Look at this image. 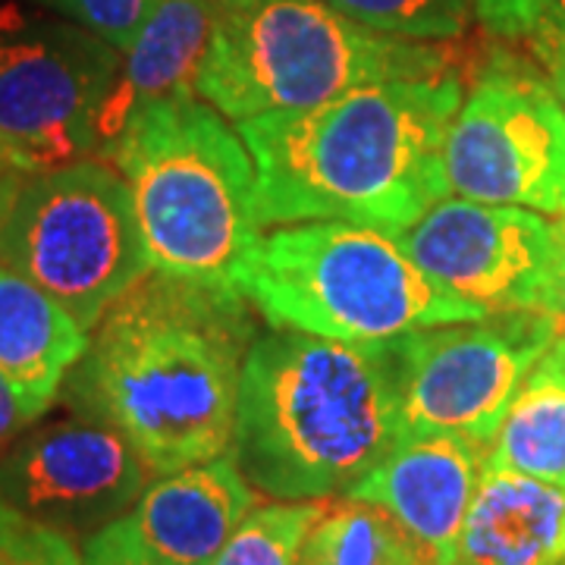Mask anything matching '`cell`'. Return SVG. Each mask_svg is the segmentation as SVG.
<instances>
[{
    "mask_svg": "<svg viewBox=\"0 0 565 565\" xmlns=\"http://www.w3.org/2000/svg\"><path fill=\"white\" fill-rule=\"evenodd\" d=\"M255 340L248 296L148 270L88 333L61 403L120 430L154 478L207 462L233 444Z\"/></svg>",
    "mask_w": 565,
    "mask_h": 565,
    "instance_id": "6da1fadb",
    "label": "cell"
},
{
    "mask_svg": "<svg viewBox=\"0 0 565 565\" xmlns=\"http://www.w3.org/2000/svg\"><path fill=\"white\" fill-rule=\"evenodd\" d=\"M465 98L456 66L381 79L333 102L243 120L264 226L345 221L403 236L452 195L446 141Z\"/></svg>",
    "mask_w": 565,
    "mask_h": 565,
    "instance_id": "7a4b0ae2",
    "label": "cell"
},
{
    "mask_svg": "<svg viewBox=\"0 0 565 565\" xmlns=\"http://www.w3.org/2000/svg\"><path fill=\"white\" fill-rule=\"evenodd\" d=\"M403 437L405 337L343 343L270 327L248 349L230 452L264 497H345Z\"/></svg>",
    "mask_w": 565,
    "mask_h": 565,
    "instance_id": "3957f363",
    "label": "cell"
},
{
    "mask_svg": "<svg viewBox=\"0 0 565 565\" xmlns=\"http://www.w3.org/2000/svg\"><path fill=\"white\" fill-rule=\"evenodd\" d=\"M132 192L151 270L243 292L264 239L258 167L214 104L141 107L102 154Z\"/></svg>",
    "mask_w": 565,
    "mask_h": 565,
    "instance_id": "277c9868",
    "label": "cell"
},
{
    "mask_svg": "<svg viewBox=\"0 0 565 565\" xmlns=\"http://www.w3.org/2000/svg\"><path fill=\"white\" fill-rule=\"evenodd\" d=\"M456 66L440 41L381 35L327 0H221L195 76L199 98L226 120L305 110L381 79Z\"/></svg>",
    "mask_w": 565,
    "mask_h": 565,
    "instance_id": "5b68a950",
    "label": "cell"
},
{
    "mask_svg": "<svg viewBox=\"0 0 565 565\" xmlns=\"http://www.w3.org/2000/svg\"><path fill=\"white\" fill-rule=\"evenodd\" d=\"M267 327L343 343H384L484 318L430 280L399 236L345 221L277 223L245 286Z\"/></svg>",
    "mask_w": 565,
    "mask_h": 565,
    "instance_id": "8992f818",
    "label": "cell"
},
{
    "mask_svg": "<svg viewBox=\"0 0 565 565\" xmlns=\"http://www.w3.org/2000/svg\"><path fill=\"white\" fill-rule=\"evenodd\" d=\"M0 264L54 296L92 333L151 270L120 170L82 158L29 173L0 226Z\"/></svg>",
    "mask_w": 565,
    "mask_h": 565,
    "instance_id": "52a82bcc",
    "label": "cell"
},
{
    "mask_svg": "<svg viewBox=\"0 0 565 565\" xmlns=\"http://www.w3.org/2000/svg\"><path fill=\"white\" fill-rule=\"evenodd\" d=\"M452 195L565 217V104L546 73L493 47L449 126Z\"/></svg>",
    "mask_w": 565,
    "mask_h": 565,
    "instance_id": "ba28073f",
    "label": "cell"
},
{
    "mask_svg": "<svg viewBox=\"0 0 565 565\" xmlns=\"http://www.w3.org/2000/svg\"><path fill=\"white\" fill-rule=\"evenodd\" d=\"M122 51L79 22L0 0V132L29 170L98 158Z\"/></svg>",
    "mask_w": 565,
    "mask_h": 565,
    "instance_id": "9c48e42d",
    "label": "cell"
},
{
    "mask_svg": "<svg viewBox=\"0 0 565 565\" xmlns=\"http://www.w3.org/2000/svg\"><path fill=\"white\" fill-rule=\"evenodd\" d=\"M559 327L544 311H500L405 337V437L459 434L490 446Z\"/></svg>",
    "mask_w": 565,
    "mask_h": 565,
    "instance_id": "30bf717a",
    "label": "cell"
},
{
    "mask_svg": "<svg viewBox=\"0 0 565 565\" xmlns=\"http://www.w3.org/2000/svg\"><path fill=\"white\" fill-rule=\"evenodd\" d=\"M151 481L120 430L76 412L35 422L0 456V500L76 544L126 519Z\"/></svg>",
    "mask_w": 565,
    "mask_h": 565,
    "instance_id": "8fae6325",
    "label": "cell"
},
{
    "mask_svg": "<svg viewBox=\"0 0 565 565\" xmlns=\"http://www.w3.org/2000/svg\"><path fill=\"white\" fill-rule=\"evenodd\" d=\"M412 262L484 315L537 311L563 245L559 217L449 195L399 236Z\"/></svg>",
    "mask_w": 565,
    "mask_h": 565,
    "instance_id": "7c38bea8",
    "label": "cell"
},
{
    "mask_svg": "<svg viewBox=\"0 0 565 565\" xmlns=\"http://www.w3.org/2000/svg\"><path fill=\"white\" fill-rule=\"evenodd\" d=\"M484 468L487 446L478 440L459 434H412L345 497L381 505L434 556V563L449 565Z\"/></svg>",
    "mask_w": 565,
    "mask_h": 565,
    "instance_id": "4fadbf2b",
    "label": "cell"
},
{
    "mask_svg": "<svg viewBox=\"0 0 565 565\" xmlns=\"http://www.w3.org/2000/svg\"><path fill=\"white\" fill-rule=\"evenodd\" d=\"M258 505V490L226 449L217 459L158 475L126 515L167 565H211Z\"/></svg>",
    "mask_w": 565,
    "mask_h": 565,
    "instance_id": "5bb4252c",
    "label": "cell"
},
{
    "mask_svg": "<svg viewBox=\"0 0 565 565\" xmlns=\"http://www.w3.org/2000/svg\"><path fill=\"white\" fill-rule=\"evenodd\" d=\"M221 0H158L139 35L122 51L120 76L102 110L98 158L114 145L122 126L148 104L199 95L195 76L211 44Z\"/></svg>",
    "mask_w": 565,
    "mask_h": 565,
    "instance_id": "9a60e30c",
    "label": "cell"
},
{
    "mask_svg": "<svg viewBox=\"0 0 565 565\" xmlns=\"http://www.w3.org/2000/svg\"><path fill=\"white\" fill-rule=\"evenodd\" d=\"M565 487L484 468L449 565H559Z\"/></svg>",
    "mask_w": 565,
    "mask_h": 565,
    "instance_id": "2e32d148",
    "label": "cell"
},
{
    "mask_svg": "<svg viewBox=\"0 0 565 565\" xmlns=\"http://www.w3.org/2000/svg\"><path fill=\"white\" fill-rule=\"evenodd\" d=\"M85 345L88 330L54 296L0 264V371L29 403L47 412L61 399Z\"/></svg>",
    "mask_w": 565,
    "mask_h": 565,
    "instance_id": "e0dca14e",
    "label": "cell"
},
{
    "mask_svg": "<svg viewBox=\"0 0 565 565\" xmlns=\"http://www.w3.org/2000/svg\"><path fill=\"white\" fill-rule=\"evenodd\" d=\"M487 468L565 487V362L556 349L537 362L509 405L487 446Z\"/></svg>",
    "mask_w": 565,
    "mask_h": 565,
    "instance_id": "ac0fdd59",
    "label": "cell"
},
{
    "mask_svg": "<svg viewBox=\"0 0 565 565\" xmlns=\"http://www.w3.org/2000/svg\"><path fill=\"white\" fill-rule=\"evenodd\" d=\"M299 565H437L381 505L343 497L327 505L302 544Z\"/></svg>",
    "mask_w": 565,
    "mask_h": 565,
    "instance_id": "d6986e66",
    "label": "cell"
},
{
    "mask_svg": "<svg viewBox=\"0 0 565 565\" xmlns=\"http://www.w3.org/2000/svg\"><path fill=\"white\" fill-rule=\"evenodd\" d=\"M323 509V500L258 503L211 565H299L305 537Z\"/></svg>",
    "mask_w": 565,
    "mask_h": 565,
    "instance_id": "ffe728a7",
    "label": "cell"
},
{
    "mask_svg": "<svg viewBox=\"0 0 565 565\" xmlns=\"http://www.w3.org/2000/svg\"><path fill=\"white\" fill-rule=\"evenodd\" d=\"M349 20L412 41L459 39L475 13V0H327Z\"/></svg>",
    "mask_w": 565,
    "mask_h": 565,
    "instance_id": "44dd1931",
    "label": "cell"
},
{
    "mask_svg": "<svg viewBox=\"0 0 565 565\" xmlns=\"http://www.w3.org/2000/svg\"><path fill=\"white\" fill-rule=\"evenodd\" d=\"M0 565H85L76 541L0 500Z\"/></svg>",
    "mask_w": 565,
    "mask_h": 565,
    "instance_id": "7402d4cb",
    "label": "cell"
},
{
    "mask_svg": "<svg viewBox=\"0 0 565 565\" xmlns=\"http://www.w3.org/2000/svg\"><path fill=\"white\" fill-rule=\"evenodd\" d=\"M126 51L158 0H32Z\"/></svg>",
    "mask_w": 565,
    "mask_h": 565,
    "instance_id": "603a6c76",
    "label": "cell"
},
{
    "mask_svg": "<svg viewBox=\"0 0 565 565\" xmlns=\"http://www.w3.org/2000/svg\"><path fill=\"white\" fill-rule=\"evenodd\" d=\"M82 563L85 565H167L161 563L148 546L141 544L136 527L129 519H120L114 525L98 531L82 544Z\"/></svg>",
    "mask_w": 565,
    "mask_h": 565,
    "instance_id": "cb8c5ba5",
    "label": "cell"
},
{
    "mask_svg": "<svg viewBox=\"0 0 565 565\" xmlns=\"http://www.w3.org/2000/svg\"><path fill=\"white\" fill-rule=\"evenodd\" d=\"M544 0H475V13L490 35L525 41L541 17Z\"/></svg>",
    "mask_w": 565,
    "mask_h": 565,
    "instance_id": "d4e9b609",
    "label": "cell"
},
{
    "mask_svg": "<svg viewBox=\"0 0 565 565\" xmlns=\"http://www.w3.org/2000/svg\"><path fill=\"white\" fill-rule=\"evenodd\" d=\"M41 418H44V412L39 405L29 403L13 386V381L0 371V456Z\"/></svg>",
    "mask_w": 565,
    "mask_h": 565,
    "instance_id": "484cf974",
    "label": "cell"
},
{
    "mask_svg": "<svg viewBox=\"0 0 565 565\" xmlns=\"http://www.w3.org/2000/svg\"><path fill=\"white\" fill-rule=\"evenodd\" d=\"M559 226H563V245H559V258H556V267H553V277L546 282L544 299H541V308L546 318H553L556 327H559V337L565 333V217H559Z\"/></svg>",
    "mask_w": 565,
    "mask_h": 565,
    "instance_id": "4316f807",
    "label": "cell"
},
{
    "mask_svg": "<svg viewBox=\"0 0 565 565\" xmlns=\"http://www.w3.org/2000/svg\"><path fill=\"white\" fill-rule=\"evenodd\" d=\"M565 39V0H544L541 3V17L534 22L531 35H527V51L544 47L553 41Z\"/></svg>",
    "mask_w": 565,
    "mask_h": 565,
    "instance_id": "83f0119b",
    "label": "cell"
},
{
    "mask_svg": "<svg viewBox=\"0 0 565 565\" xmlns=\"http://www.w3.org/2000/svg\"><path fill=\"white\" fill-rule=\"evenodd\" d=\"M531 57H534V63L544 70L550 85L556 88V95H559L565 104V39L553 41V44H544V47H534Z\"/></svg>",
    "mask_w": 565,
    "mask_h": 565,
    "instance_id": "f1b7e54d",
    "label": "cell"
},
{
    "mask_svg": "<svg viewBox=\"0 0 565 565\" xmlns=\"http://www.w3.org/2000/svg\"><path fill=\"white\" fill-rule=\"evenodd\" d=\"M25 170L20 167H7V163H0V226L7 221V214H10V207L17 202V195H20L22 182H25Z\"/></svg>",
    "mask_w": 565,
    "mask_h": 565,
    "instance_id": "f546056e",
    "label": "cell"
},
{
    "mask_svg": "<svg viewBox=\"0 0 565 565\" xmlns=\"http://www.w3.org/2000/svg\"><path fill=\"white\" fill-rule=\"evenodd\" d=\"M0 163H7V167H20V170H25V173H32V170H29V163H25V158L20 154V148L7 139L3 132H0Z\"/></svg>",
    "mask_w": 565,
    "mask_h": 565,
    "instance_id": "4dcf8cb0",
    "label": "cell"
},
{
    "mask_svg": "<svg viewBox=\"0 0 565 565\" xmlns=\"http://www.w3.org/2000/svg\"><path fill=\"white\" fill-rule=\"evenodd\" d=\"M553 349H556V352L563 355V362H565V333H563V337H559V340H556V343H553Z\"/></svg>",
    "mask_w": 565,
    "mask_h": 565,
    "instance_id": "1f68e13d",
    "label": "cell"
},
{
    "mask_svg": "<svg viewBox=\"0 0 565 565\" xmlns=\"http://www.w3.org/2000/svg\"><path fill=\"white\" fill-rule=\"evenodd\" d=\"M559 565H565V534H563V556H559Z\"/></svg>",
    "mask_w": 565,
    "mask_h": 565,
    "instance_id": "d6a6232c",
    "label": "cell"
}]
</instances>
